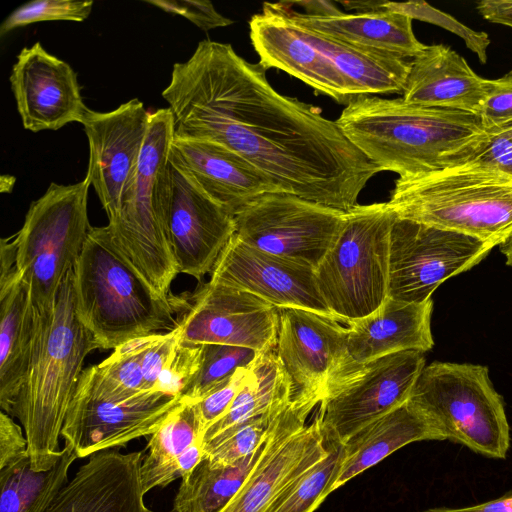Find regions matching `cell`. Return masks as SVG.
I'll use <instances>...</instances> for the list:
<instances>
[{
	"label": "cell",
	"instance_id": "cell-29",
	"mask_svg": "<svg viewBox=\"0 0 512 512\" xmlns=\"http://www.w3.org/2000/svg\"><path fill=\"white\" fill-rule=\"evenodd\" d=\"M298 26L305 38L356 85L362 96L403 92L410 70L406 58L348 44Z\"/></svg>",
	"mask_w": 512,
	"mask_h": 512
},
{
	"label": "cell",
	"instance_id": "cell-1",
	"mask_svg": "<svg viewBox=\"0 0 512 512\" xmlns=\"http://www.w3.org/2000/svg\"><path fill=\"white\" fill-rule=\"evenodd\" d=\"M266 71L230 44L200 41L187 61L174 64L162 92L174 136L220 143L281 191L350 210L381 169L319 108L277 92Z\"/></svg>",
	"mask_w": 512,
	"mask_h": 512
},
{
	"label": "cell",
	"instance_id": "cell-24",
	"mask_svg": "<svg viewBox=\"0 0 512 512\" xmlns=\"http://www.w3.org/2000/svg\"><path fill=\"white\" fill-rule=\"evenodd\" d=\"M489 87L490 79L476 74L450 47L426 45L410 61L402 98L415 105L477 115Z\"/></svg>",
	"mask_w": 512,
	"mask_h": 512
},
{
	"label": "cell",
	"instance_id": "cell-28",
	"mask_svg": "<svg viewBox=\"0 0 512 512\" xmlns=\"http://www.w3.org/2000/svg\"><path fill=\"white\" fill-rule=\"evenodd\" d=\"M296 24L339 41L389 52L403 58H414L426 47L415 36L412 19L403 13L375 12L316 16L300 13L280 2Z\"/></svg>",
	"mask_w": 512,
	"mask_h": 512
},
{
	"label": "cell",
	"instance_id": "cell-20",
	"mask_svg": "<svg viewBox=\"0 0 512 512\" xmlns=\"http://www.w3.org/2000/svg\"><path fill=\"white\" fill-rule=\"evenodd\" d=\"M249 36L267 70H282L340 104L362 97L356 85L305 38L280 2L264 3L250 18Z\"/></svg>",
	"mask_w": 512,
	"mask_h": 512
},
{
	"label": "cell",
	"instance_id": "cell-23",
	"mask_svg": "<svg viewBox=\"0 0 512 512\" xmlns=\"http://www.w3.org/2000/svg\"><path fill=\"white\" fill-rule=\"evenodd\" d=\"M170 153L232 216L257 197L281 191L247 159L220 143L174 136Z\"/></svg>",
	"mask_w": 512,
	"mask_h": 512
},
{
	"label": "cell",
	"instance_id": "cell-14",
	"mask_svg": "<svg viewBox=\"0 0 512 512\" xmlns=\"http://www.w3.org/2000/svg\"><path fill=\"white\" fill-rule=\"evenodd\" d=\"M149 121L150 112L134 98L109 112L88 108L81 123L89 143L86 176L108 222L118 216L133 190Z\"/></svg>",
	"mask_w": 512,
	"mask_h": 512
},
{
	"label": "cell",
	"instance_id": "cell-46",
	"mask_svg": "<svg viewBox=\"0 0 512 512\" xmlns=\"http://www.w3.org/2000/svg\"><path fill=\"white\" fill-rule=\"evenodd\" d=\"M28 452V441L22 428L14 422L12 417L1 411L0 413V469L22 458Z\"/></svg>",
	"mask_w": 512,
	"mask_h": 512
},
{
	"label": "cell",
	"instance_id": "cell-2",
	"mask_svg": "<svg viewBox=\"0 0 512 512\" xmlns=\"http://www.w3.org/2000/svg\"><path fill=\"white\" fill-rule=\"evenodd\" d=\"M337 124L381 171L410 177L467 163L489 135L477 115L362 96L349 102Z\"/></svg>",
	"mask_w": 512,
	"mask_h": 512
},
{
	"label": "cell",
	"instance_id": "cell-31",
	"mask_svg": "<svg viewBox=\"0 0 512 512\" xmlns=\"http://www.w3.org/2000/svg\"><path fill=\"white\" fill-rule=\"evenodd\" d=\"M150 436L140 470L145 493L181 478L178 458L192 445L203 443V429L195 403L182 399Z\"/></svg>",
	"mask_w": 512,
	"mask_h": 512
},
{
	"label": "cell",
	"instance_id": "cell-4",
	"mask_svg": "<svg viewBox=\"0 0 512 512\" xmlns=\"http://www.w3.org/2000/svg\"><path fill=\"white\" fill-rule=\"evenodd\" d=\"M78 315L99 348L115 349L131 340L177 327L173 315L184 300L164 295L135 267L106 226L91 228L74 266Z\"/></svg>",
	"mask_w": 512,
	"mask_h": 512
},
{
	"label": "cell",
	"instance_id": "cell-38",
	"mask_svg": "<svg viewBox=\"0 0 512 512\" xmlns=\"http://www.w3.org/2000/svg\"><path fill=\"white\" fill-rule=\"evenodd\" d=\"M93 1L34 0L12 11L0 26V36L12 30L41 21L67 20L81 22L91 13Z\"/></svg>",
	"mask_w": 512,
	"mask_h": 512
},
{
	"label": "cell",
	"instance_id": "cell-47",
	"mask_svg": "<svg viewBox=\"0 0 512 512\" xmlns=\"http://www.w3.org/2000/svg\"><path fill=\"white\" fill-rule=\"evenodd\" d=\"M476 9L484 19L512 28V0H482Z\"/></svg>",
	"mask_w": 512,
	"mask_h": 512
},
{
	"label": "cell",
	"instance_id": "cell-25",
	"mask_svg": "<svg viewBox=\"0 0 512 512\" xmlns=\"http://www.w3.org/2000/svg\"><path fill=\"white\" fill-rule=\"evenodd\" d=\"M432 298L407 303L387 298L372 314L348 323V353L361 365L389 354L434 346L431 330Z\"/></svg>",
	"mask_w": 512,
	"mask_h": 512
},
{
	"label": "cell",
	"instance_id": "cell-6",
	"mask_svg": "<svg viewBox=\"0 0 512 512\" xmlns=\"http://www.w3.org/2000/svg\"><path fill=\"white\" fill-rule=\"evenodd\" d=\"M174 139L169 108L150 112L133 190L106 228L125 255L160 293L170 295L179 274L169 245L166 206L169 153Z\"/></svg>",
	"mask_w": 512,
	"mask_h": 512
},
{
	"label": "cell",
	"instance_id": "cell-11",
	"mask_svg": "<svg viewBox=\"0 0 512 512\" xmlns=\"http://www.w3.org/2000/svg\"><path fill=\"white\" fill-rule=\"evenodd\" d=\"M233 218L234 235L248 246L316 270L343 227L345 211L275 191Z\"/></svg>",
	"mask_w": 512,
	"mask_h": 512
},
{
	"label": "cell",
	"instance_id": "cell-50",
	"mask_svg": "<svg viewBox=\"0 0 512 512\" xmlns=\"http://www.w3.org/2000/svg\"><path fill=\"white\" fill-rule=\"evenodd\" d=\"M384 2L385 1H341L340 3L348 10L356 9L358 13H366L384 10Z\"/></svg>",
	"mask_w": 512,
	"mask_h": 512
},
{
	"label": "cell",
	"instance_id": "cell-32",
	"mask_svg": "<svg viewBox=\"0 0 512 512\" xmlns=\"http://www.w3.org/2000/svg\"><path fill=\"white\" fill-rule=\"evenodd\" d=\"M76 459L72 446L65 444L59 460L47 471L33 470L29 454L0 469V512H46L68 483Z\"/></svg>",
	"mask_w": 512,
	"mask_h": 512
},
{
	"label": "cell",
	"instance_id": "cell-30",
	"mask_svg": "<svg viewBox=\"0 0 512 512\" xmlns=\"http://www.w3.org/2000/svg\"><path fill=\"white\" fill-rule=\"evenodd\" d=\"M293 383L275 350L260 353L228 412L203 435V444L227 429L262 415L279 414L293 399Z\"/></svg>",
	"mask_w": 512,
	"mask_h": 512
},
{
	"label": "cell",
	"instance_id": "cell-34",
	"mask_svg": "<svg viewBox=\"0 0 512 512\" xmlns=\"http://www.w3.org/2000/svg\"><path fill=\"white\" fill-rule=\"evenodd\" d=\"M145 337L116 347L98 365L82 371L79 384L94 396L113 402H128L148 392L141 365Z\"/></svg>",
	"mask_w": 512,
	"mask_h": 512
},
{
	"label": "cell",
	"instance_id": "cell-17",
	"mask_svg": "<svg viewBox=\"0 0 512 512\" xmlns=\"http://www.w3.org/2000/svg\"><path fill=\"white\" fill-rule=\"evenodd\" d=\"M181 402V397L162 392L113 402L94 396L78 383L61 437L78 458L89 457L152 435Z\"/></svg>",
	"mask_w": 512,
	"mask_h": 512
},
{
	"label": "cell",
	"instance_id": "cell-39",
	"mask_svg": "<svg viewBox=\"0 0 512 512\" xmlns=\"http://www.w3.org/2000/svg\"><path fill=\"white\" fill-rule=\"evenodd\" d=\"M383 9L400 12L408 15L412 20L418 19L440 26L462 38L482 64L487 62V50L490 45L489 35L483 31H474L459 22L453 16L430 6L424 1H409L396 3L385 1Z\"/></svg>",
	"mask_w": 512,
	"mask_h": 512
},
{
	"label": "cell",
	"instance_id": "cell-19",
	"mask_svg": "<svg viewBox=\"0 0 512 512\" xmlns=\"http://www.w3.org/2000/svg\"><path fill=\"white\" fill-rule=\"evenodd\" d=\"M209 282L247 291L279 309L333 316L319 291L315 270L250 247L235 235L219 255Z\"/></svg>",
	"mask_w": 512,
	"mask_h": 512
},
{
	"label": "cell",
	"instance_id": "cell-42",
	"mask_svg": "<svg viewBox=\"0 0 512 512\" xmlns=\"http://www.w3.org/2000/svg\"><path fill=\"white\" fill-rule=\"evenodd\" d=\"M477 116L487 133L512 124V69L500 78L490 79Z\"/></svg>",
	"mask_w": 512,
	"mask_h": 512
},
{
	"label": "cell",
	"instance_id": "cell-7",
	"mask_svg": "<svg viewBox=\"0 0 512 512\" xmlns=\"http://www.w3.org/2000/svg\"><path fill=\"white\" fill-rule=\"evenodd\" d=\"M87 176L75 184L51 183L30 204L14 234L16 270L41 316L52 315L67 273L74 268L92 228L88 218Z\"/></svg>",
	"mask_w": 512,
	"mask_h": 512
},
{
	"label": "cell",
	"instance_id": "cell-41",
	"mask_svg": "<svg viewBox=\"0 0 512 512\" xmlns=\"http://www.w3.org/2000/svg\"><path fill=\"white\" fill-rule=\"evenodd\" d=\"M249 367L237 369L234 374L194 402L202 425L203 435L211 425L228 412L247 380Z\"/></svg>",
	"mask_w": 512,
	"mask_h": 512
},
{
	"label": "cell",
	"instance_id": "cell-44",
	"mask_svg": "<svg viewBox=\"0 0 512 512\" xmlns=\"http://www.w3.org/2000/svg\"><path fill=\"white\" fill-rule=\"evenodd\" d=\"M145 2L167 13L182 16L203 31L233 24L232 20L217 12L210 1L145 0Z\"/></svg>",
	"mask_w": 512,
	"mask_h": 512
},
{
	"label": "cell",
	"instance_id": "cell-51",
	"mask_svg": "<svg viewBox=\"0 0 512 512\" xmlns=\"http://www.w3.org/2000/svg\"><path fill=\"white\" fill-rule=\"evenodd\" d=\"M502 248L506 257L512 263V234L504 241Z\"/></svg>",
	"mask_w": 512,
	"mask_h": 512
},
{
	"label": "cell",
	"instance_id": "cell-8",
	"mask_svg": "<svg viewBox=\"0 0 512 512\" xmlns=\"http://www.w3.org/2000/svg\"><path fill=\"white\" fill-rule=\"evenodd\" d=\"M396 216L386 202L357 204L315 270L328 309L348 324L378 310L388 298L389 243Z\"/></svg>",
	"mask_w": 512,
	"mask_h": 512
},
{
	"label": "cell",
	"instance_id": "cell-3",
	"mask_svg": "<svg viewBox=\"0 0 512 512\" xmlns=\"http://www.w3.org/2000/svg\"><path fill=\"white\" fill-rule=\"evenodd\" d=\"M98 348L77 312L73 268L62 282L53 314H39L33 358L10 415L24 428L33 470L47 471L59 460V437L85 358Z\"/></svg>",
	"mask_w": 512,
	"mask_h": 512
},
{
	"label": "cell",
	"instance_id": "cell-5",
	"mask_svg": "<svg viewBox=\"0 0 512 512\" xmlns=\"http://www.w3.org/2000/svg\"><path fill=\"white\" fill-rule=\"evenodd\" d=\"M399 219L499 246L512 234V177L469 161L398 177L386 202Z\"/></svg>",
	"mask_w": 512,
	"mask_h": 512
},
{
	"label": "cell",
	"instance_id": "cell-9",
	"mask_svg": "<svg viewBox=\"0 0 512 512\" xmlns=\"http://www.w3.org/2000/svg\"><path fill=\"white\" fill-rule=\"evenodd\" d=\"M408 401L445 440L486 457H506L510 427L503 398L486 366L434 361L423 368Z\"/></svg>",
	"mask_w": 512,
	"mask_h": 512
},
{
	"label": "cell",
	"instance_id": "cell-22",
	"mask_svg": "<svg viewBox=\"0 0 512 512\" xmlns=\"http://www.w3.org/2000/svg\"><path fill=\"white\" fill-rule=\"evenodd\" d=\"M143 451L89 456L46 512H153L144 502Z\"/></svg>",
	"mask_w": 512,
	"mask_h": 512
},
{
	"label": "cell",
	"instance_id": "cell-43",
	"mask_svg": "<svg viewBox=\"0 0 512 512\" xmlns=\"http://www.w3.org/2000/svg\"><path fill=\"white\" fill-rule=\"evenodd\" d=\"M181 340L178 325L166 333L145 337L141 365L148 392H155L158 379Z\"/></svg>",
	"mask_w": 512,
	"mask_h": 512
},
{
	"label": "cell",
	"instance_id": "cell-16",
	"mask_svg": "<svg viewBox=\"0 0 512 512\" xmlns=\"http://www.w3.org/2000/svg\"><path fill=\"white\" fill-rule=\"evenodd\" d=\"M178 321L181 340L223 344L258 353L275 350L279 308L247 291L207 282Z\"/></svg>",
	"mask_w": 512,
	"mask_h": 512
},
{
	"label": "cell",
	"instance_id": "cell-48",
	"mask_svg": "<svg viewBox=\"0 0 512 512\" xmlns=\"http://www.w3.org/2000/svg\"><path fill=\"white\" fill-rule=\"evenodd\" d=\"M421 512H512V492L499 498L466 507H434Z\"/></svg>",
	"mask_w": 512,
	"mask_h": 512
},
{
	"label": "cell",
	"instance_id": "cell-45",
	"mask_svg": "<svg viewBox=\"0 0 512 512\" xmlns=\"http://www.w3.org/2000/svg\"><path fill=\"white\" fill-rule=\"evenodd\" d=\"M488 135L486 146L471 161L512 177V124Z\"/></svg>",
	"mask_w": 512,
	"mask_h": 512
},
{
	"label": "cell",
	"instance_id": "cell-13",
	"mask_svg": "<svg viewBox=\"0 0 512 512\" xmlns=\"http://www.w3.org/2000/svg\"><path fill=\"white\" fill-rule=\"evenodd\" d=\"M425 362L423 352L401 351L357 365L338 378L319 404L326 435L343 443L407 402Z\"/></svg>",
	"mask_w": 512,
	"mask_h": 512
},
{
	"label": "cell",
	"instance_id": "cell-21",
	"mask_svg": "<svg viewBox=\"0 0 512 512\" xmlns=\"http://www.w3.org/2000/svg\"><path fill=\"white\" fill-rule=\"evenodd\" d=\"M10 84L26 130H58L70 122L82 123L88 110L72 67L40 42L20 51Z\"/></svg>",
	"mask_w": 512,
	"mask_h": 512
},
{
	"label": "cell",
	"instance_id": "cell-49",
	"mask_svg": "<svg viewBox=\"0 0 512 512\" xmlns=\"http://www.w3.org/2000/svg\"><path fill=\"white\" fill-rule=\"evenodd\" d=\"M294 4L302 6L306 14L324 16L333 15L340 12L330 1H297Z\"/></svg>",
	"mask_w": 512,
	"mask_h": 512
},
{
	"label": "cell",
	"instance_id": "cell-36",
	"mask_svg": "<svg viewBox=\"0 0 512 512\" xmlns=\"http://www.w3.org/2000/svg\"><path fill=\"white\" fill-rule=\"evenodd\" d=\"M260 353L223 344H203L201 365L182 399L195 402L234 374L241 367H249Z\"/></svg>",
	"mask_w": 512,
	"mask_h": 512
},
{
	"label": "cell",
	"instance_id": "cell-26",
	"mask_svg": "<svg viewBox=\"0 0 512 512\" xmlns=\"http://www.w3.org/2000/svg\"><path fill=\"white\" fill-rule=\"evenodd\" d=\"M0 406L11 415L38 336L39 313L17 270L0 278Z\"/></svg>",
	"mask_w": 512,
	"mask_h": 512
},
{
	"label": "cell",
	"instance_id": "cell-12",
	"mask_svg": "<svg viewBox=\"0 0 512 512\" xmlns=\"http://www.w3.org/2000/svg\"><path fill=\"white\" fill-rule=\"evenodd\" d=\"M492 248L466 234L396 217L390 232L388 298L424 302L444 281L479 264Z\"/></svg>",
	"mask_w": 512,
	"mask_h": 512
},
{
	"label": "cell",
	"instance_id": "cell-37",
	"mask_svg": "<svg viewBox=\"0 0 512 512\" xmlns=\"http://www.w3.org/2000/svg\"><path fill=\"white\" fill-rule=\"evenodd\" d=\"M277 415L258 416L227 429L203 444L204 457L212 465L220 466L252 454L266 439Z\"/></svg>",
	"mask_w": 512,
	"mask_h": 512
},
{
	"label": "cell",
	"instance_id": "cell-40",
	"mask_svg": "<svg viewBox=\"0 0 512 512\" xmlns=\"http://www.w3.org/2000/svg\"><path fill=\"white\" fill-rule=\"evenodd\" d=\"M203 344L180 340L167 366L161 373L155 392H162L182 398L185 390L199 371Z\"/></svg>",
	"mask_w": 512,
	"mask_h": 512
},
{
	"label": "cell",
	"instance_id": "cell-33",
	"mask_svg": "<svg viewBox=\"0 0 512 512\" xmlns=\"http://www.w3.org/2000/svg\"><path fill=\"white\" fill-rule=\"evenodd\" d=\"M266 439L252 454L232 464L214 466L204 457L188 475L181 478L173 503L174 512L221 511L256 465Z\"/></svg>",
	"mask_w": 512,
	"mask_h": 512
},
{
	"label": "cell",
	"instance_id": "cell-10",
	"mask_svg": "<svg viewBox=\"0 0 512 512\" xmlns=\"http://www.w3.org/2000/svg\"><path fill=\"white\" fill-rule=\"evenodd\" d=\"M324 395L301 393L272 421L265 448L250 474L219 512H268L276 499L329 451L330 441L318 410Z\"/></svg>",
	"mask_w": 512,
	"mask_h": 512
},
{
	"label": "cell",
	"instance_id": "cell-27",
	"mask_svg": "<svg viewBox=\"0 0 512 512\" xmlns=\"http://www.w3.org/2000/svg\"><path fill=\"white\" fill-rule=\"evenodd\" d=\"M425 440L445 438L409 401L376 418L342 443L343 458L331 493L400 448Z\"/></svg>",
	"mask_w": 512,
	"mask_h": 512
},
{
	"label": "cell",
	"instance_id": "cell-15",
	"mask_svg": "<svg viewBox=\"0 0 512 512\" xmlns=\"http://www.w3.org/2000/svg\"><path fill=\"white\" fill-rule=\"evenodd\" d=\"M171 148V147H170ZM167 235L178 273L200 281L235 233L233 216L169 153Z\"/></svg>",
	"mask_w": 512,
	"mask_h": 512
},
{
	"label": "cell",
	"instance_id": "cell-35",
	"mask_svg": "<svg viewBox=\"0 0 512 512\" xmlns=\"http://www.w3.org/2000/svg\"><path fill=\"white\" fill-rule=\"evenodd\" d=\"M328 439L327 455L293 482L268 512H314L331 493L343 458V444L333 438Z\"/></svg>",
	"mask_w": 512,
	"mask_h": 512
},
{
	"label": "cell",
	"instance_id": "cell-18",
	"mask_svg": "<svg viewBox=\"0 0 512 512\" xmlns=\"http://www.w3.org/2000/svg\"><path fill=\"white\" fill-rule=\"evenodd\" d=\"M348 328L333 316L298 308L279 309L276 355L295 394H322L357 366L348 353Z\"/></svg>",
	"mask_w": 512,
	"mask_h": 512
}]
</instances>
